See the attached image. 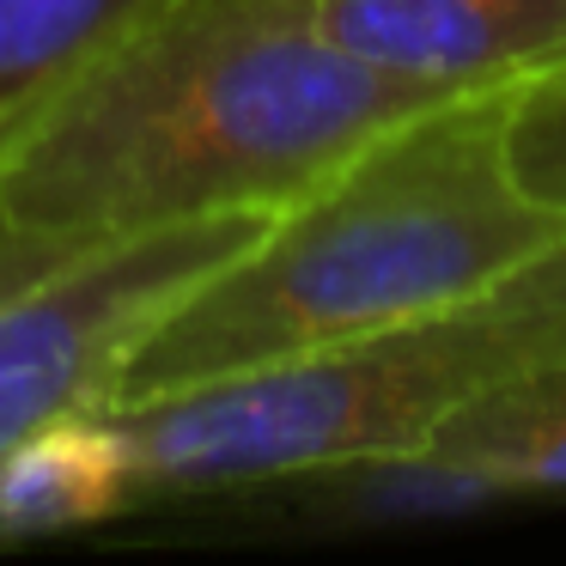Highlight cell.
I'll list each match as a JSON object with an SVG mask.
<instances>
[{
    "instance_id": "obj_1",
    "label": "cell",
    "mask_w": 566,
    "mask_h": 566,
    "mask_svg": "<svg viewBox=\"0 0 566 566\" xmlns=\"http://www.w3.org/2000/svg\"><path fill=\"white\" fill-rule=\"evenodd\" d=\"M469 92L335 50L317 0H153L0 135V220L62 244L281 213L366 140Z\"/></svg>"
},
{
    "instance_id": "obj_2",
    "label": "cell",
    "mask_w": 566,
    "mask_h": 566,
    "mask_svg": "<svg viewBox=\"0 0 566 566\" xmlns=\"http://www.w3.org/2000/svg\"><path fill=\"white\" fill-rule=\"evenodd\" d=\"M505 92L384 128L281 208L140 342L111 408L432 317L560 250L566 213L524 196L505 159Z\"/></svg>"
},
{
    "instance_id": "obj_3",
    "label": "cell",
    "mask_w": 566,
    "mask_h": 566,
    "mask_svg": "<svg viewBox=\"0 0 566 566\" xmlns=\"http://www.w3.org/2000/svg\"><path fill=\"white\" fill-rule=\"evenodd\" d=\"M560 342L566 244L432 317L201 378L104 415L123 432L135 500L390 469L427 457L457 408Z\"/></svg>"
},
{
    "instance_id": "obj_4",
    "label": "cell",
    "mask_w": 566,
    "mask_h": 566,
    "mask_svg": "<svg viewBox=\"0 0 566 566\" xmlns=\"http://www.w3.org/2000/svg\"><path fill=\"white\" fill-rule=\"evenodd\" d=\"M274 213H208L80 244L0 298V451L67 415H104L128 359Z\"/></svg>"
},
{
    "instance_id": "obj_5",
    "label": "cell",
    "mask_w": 566,
    "mask_h": 566,
    "mask_svg": "<svg viewBox=\"0 0 566 566\" xmlns=\"http://www.w3.org/2000/svg\"><path fill=\"white\" fill-rule=\"evenodd\" d=\"M335 50L390 80L493 92L566 62V0H317Z\"/></svg>"
},
{
    "instance_id": "obj_6",
    "label": "cell",
    "mask_w": 566,
    "mask_h": 566,
    "mask_svg": "<svg viewBox=\"0 0 566 566\" xmlns=\"http://www.w3.org/2000/svg\"><path fill=\"white\" fill-rule=\"evenodd\" d=\"M427 463L475 493L566 488V342L457 408Z\"/></svg>"
},
{
    "instance_id": "obj_7",
    "label": "cell",
    "mask_w": 566,
    "mask_h": 566,
    "mask_svg": "<svg viewBox=\"0 0 566 566\" xmlns=\"http://www.w3.org/2000/svg\"><path fill=\"white\" fill-rule=\"evenodd\" d=\"M123 505H135V488L111 415H67L0 451V536L104 524Z\"/></svg>"
},
{
    "instance_id": "obj_8",
    "label": "cell",
    "mask_w": 566,
    "mask_h": 566,
    "mask_svg": "<svg viewBox=\"0 0 566 566\" xmlns=\"http://www.w3.org/2000/svg\"><path fill=\"white\" fill-rule=\"evenodd\" d=\"M153 0H0V135Z\"/></svg>"
},
{
    "instance_id": "obj_9",
    "label": "cell",
    "mask_w": 566,
    "mask_h": 566,
    "mask_svg": "<svg viewBox=\"0 0 566 566\" xmlns=\"http://www.w3.org/2000/svg\"><path fill=\"white\" fill-rule=\"evenodd\" d=\"M505 159L524 196L566 213V62L505 92Z\"/></svg>"
},
{
    "instance_id": "obj_10",
    "label": "cell",
    "mask_w": 566,
    "mask_h": 566,
    "mask_svg": "<svg viewBox=\"0 0 566 566\" xmlns=\"http://www.w3.org/2000/svg\"><path fill=\"white\" fill-rule=\"evenodd\" d=\"M67 250H80V244H62V238H43V232H19V226L0 220V298L13 293V286H25L31 274H43L50 262H62Z\"/></svg>"
}]
</instances>
